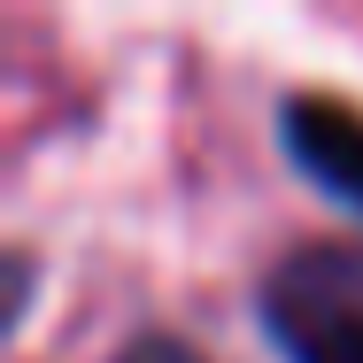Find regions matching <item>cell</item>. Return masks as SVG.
<instances>
[{
    "mask_svg": "<svg viewBox=\"0 0 363 363\" xmlns=\"http://www.w3.org/2000/svg\"><path fill=\"white\" fill-rule=\"evenodd\" d=\"M116 363H209L194 340H178V333H140V340H124Z\"/></svg>",
    "mask_w": 363,
    "mask_h": 363,
    "instance_id": "cell-3",
    "label": "cell"
},
{
    "mask_svg": "<svg viewBox=\"0 0 363 363\" xmlns=\"http://www.w3.org/2000/svg\"><path fill=\"white\" fill-rule=\"evenodd\" d=\"M279 147L317 194H333L340 209L363 217V108L333 101V93H286L279 101Z\"/></svg>",
    "mask_w": 363,
    "mask_h": 363,
    "instance_id": "cell-2",
    "label": "cell"
},
{
    "mask_svg": "<svg viewBox=\"0 0 363 363\" xmlns=\"http://www.w3.org/2000/svg\"><path fill=\"white\" fill-rule=\"evenodd\" d=\"M255 317L286 363H363V240H301L255 279Z\"/></svg>",
    "mask_w": 363,
    "mask_h": 363,
    "instance_id": "cell-1",
    "label": "cell"
}]
</instances>
